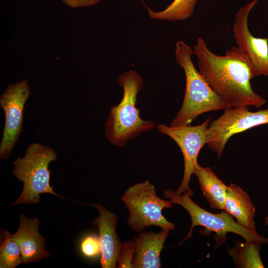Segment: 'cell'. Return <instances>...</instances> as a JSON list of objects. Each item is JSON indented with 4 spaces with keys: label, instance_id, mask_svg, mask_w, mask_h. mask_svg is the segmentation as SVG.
I'll return each instance as SVG.
<instances>
[{
    "label": "cell",
    "instance_id": "13",
    "mask_svg": "<svg viewBox=\"0 0 268 268\" xmlns=\"http://www.w3.org/2000/svg\"><path fill=\"white\" fill-rule=\"evenodd\" d=\"M170 230L162 229L158 233L141 231L134 239L135 253L132 268H160V255Z\"/></svg>",
    "mask_w": 268,
    "mask_h": 268
},
{
    "label": "cell",
    "instance_id": "18",
    "mask_svg": "<svg viewBox=\"0 0 268 268\" xmlns=\"http://www.w3.org/2000/svg\"><path fill=\"white\" fill-rule=\"evenodd\" d=\"M1 232L4 241L0 245V268H14L23 263L20 247L8 231L2 229Z\"/></svg>",
    "mask_w": 268,
    "mask_h": 268
},
{
    "label": "cell",
    "instance_id": "22",
    "mask_svg": "<svg viewBox=\"0 0 268 268\" xmlns=\"http://www.w3.org/2000/svg\"><path fill=\"white\" fill-rule=\"evenodd\" d=\"M265 221L266 225L268 226V216L265 218Z\"/></svg>",
    "mask_w": 268,
    "mask_h": 268
},
{
    "label": "cell",
    "instance_id": "14",
    "mask_svg": "<svg viewBox=\"0 0 268 268\" xmlns=\"http://www.w3.org/2000/svg\"><path fill=\"white\" fill-rule=\"evenodd\" d=\"M224 210L243 227L256 232L254 220L255 207L247 193L233 183L227 186Z\"/></svg>",
    "mask_w": 268,
    "mask_h": 268
},
{
    "label": "cell",
    "instance_id": "5",
    "mask_svg": "<svg viewBox=\"0 0 268 268\" xmlns=\"http://www.w3.org/2000/svg\"><path fill=\"white\" fill-rule=\"evenodd\" d=\"M164 197L169 199L172 204H179L183 207L191 216L192 224L189 233L184 241L191 238L193 228L197 226L205 228L207 232H214L216 234V246H219L225 241L228 232L235 233L243 237L246 241L258 242L268 244V238L259 235L257 232L252 231L235 221L232 215L222 211L217 214L212 213L203 209L191 198L192 196L187 192L183 195H177L170 189L163 191Z\"/></svg>",
    "mask_w": 268,
    "mask_h": 268
},
{
    "label": "cell",
    "instance_id": "17",
    "mask_svg": "<svg viewBox=\"0 0 268 268\" xmlns=\"http://www.w3.org/2000/svg\"><path fill=\"white\" fill-rule=\"evenodd\" d=\"M198 0H174L166 8L154 11L144 4L150 18L169 21L184 20L191 16Z\"/></svg>",
    "mask_w": 268,
    "mask_h": 268
},
{
    "label": "cell",
    "instance_id": "21",
    "mask_svg": "<svg viewBox=\"0 0 268 268\" xmlns=\"http://www.w3.org/2000/svg\"><path fill=\"white\" fill-rule=\"evenodd\" d=\"M67 5L72 7H85L95 5L101 0H62Z\"/></svg>",
    "mask_w": 268,
    "mask_h": 268
},
{
    "label": "cell",
    "instance_id": "1",
    "mask_svg": "<svg viewBox=\"0 0 268 268\" xmlns=\"http://www.w3.org/2000/svg\"><path fill=\"white\" fill-rule=\"evenodd\" d=\"M193 52L198 59L200 75L222 98L227 108H259L266 103L252 89L251 80L254 76L251 65L237 46L227 50L224 55H218L211 52L200 37Z\"/></svg>",
    "mask_w": 268,
    "mask_h": 268
},
{
    "label": "cell",
    "instance_id": "12",
    "mask_svg": "<svg viewBox=\"0 0 268 268\" xmlns=\"http://www.w3.org/2000/svg\"><path fill=\"white\" fill-rule=\"evenodd\" d=\"M19 221L18 230L14 234H11V237L20 247L23 263H36L49 258L51 254L45 248L46 241L38 231L39 219H29L20 214Z\"/></svg>",
    "mask_w": 268,
    "mask_h": 268
},
{
    "label": "cell",
    "instance_id": "16",
    "mask_svg": "<svg viewBox=\"0 0 268 268\" xmlns=\"http://www.w3.org/2000/svg\"><path fill=\"white\" fill-rule=\"evenodd\" d=\"M261 244L237 242L233 248L228 249V254L239 268H263L264 266L260 254Z\"/></svg>",
    "mask_w": 268,
    "mask_h": 268
},
{
    "label": "cell",
    "instance_id": "3",
    "mask_svg": "<svg viewBox=\"0 0 268 268\" xmlns=\"http://www.w3.org/2000/svg\"><path fill=\"white\" fill-rule=\"evenodd\" d=\"M193 54V49L184 41L176 42L175 58L184 71L186 88L182 105L171 122V126L188 125L204 113L227 108L222 98L212 89L196 68L192 60Z\"/></svg>",
    "mask_w": 268,
    "mask_h": 268
},
{
    "label": "cell",
    "instance_id": "15",
    "mask_svg": "<svg viewBox=\"0 0 268 268\" xmlns=\"http://www.w3.org/2000/svg\"><path fill=\"white\" fill-rule=\"evenodd\" d=\"M195 174L210 207L224 210L227 186L209 167H202L199 164Z\"/></svg>",
    "mask_w": 268,
    "mask_h": 268
},
{
    "label": "cell",
    "instance_id": "8",
    "mask_svg": "<svg viewBox=\"0 0 268 268\" xmlns=\"http://www.w3.org/2000/svg\"><path fill=\"white\" fill-rule=\"evenodd\" d=\"M211 118L202 124L192 126L181 125L167 126L158 124L156 128L162 134L170 137L180 147L184 160V172L183 180L178 189L174 191L177 195L188 192L193 194L189 188L192 174H195L199 164L198 157L202 147L207 144V129Z\"/></svg>",
    "mask_w": 268,
    "mask_h": 268
},
{
    "label": "cell",
    "instance_id": "7",
    "mask_svg": "<svg viewBox=\"0 0 268 268\" xmlns=\"http://www.w3.org/2000/svg\"><path fill=\"white\" fill-rule=\"evenodd\" d=\"M224 110L218 118L209 122L207 129V144L219 157L232 135L268 124V109L251 112L248 107H237Z\"/></svg>",
    "mask_w": 268,
    "mask_h": 268
},
{
    "label": "cell",
    "instance_id": "4",
    "mask_svg": "<svg viewBox=\"0 0 268 268\" xmlns=\"http://www.w3.org/2000/svg\"><path fill=\"white\" fill-rule=\"evenodd\" d=\"M57 158V153L51 147L38 143L30 144L24 157L16 159L13 164L12 174L23 183L22 191L11 205L36 203L41 194L56 193L50 184V171L48 165Z\"/></svg>",
    "mask_w": 268,
    "mask_h": 268
},
{
    "label": "cell",
    "instance_id": "20",
    "mask_svg": "<svg viewBox=\"0 0 268 268\" xmlns=\"http://www.w3.org/2000/svg\"><path fill=\"white\" fill-rule=\"evenodd\" d=\"M80 249L82 254L87 258L96 257L101 253L99 238L95 235H88L81 241Z\"/></svg>",
    "mask_w": 268,
    "mask_h": 268
},
{
    "label": "cell",
    "instance_id": "10",
    "mask_svg": "<svg viewBox=\"0 0 268 268\" xmlns=\"http://www.w3.org/2000/svg\"><path fill=\"white\" fill-rule=\"evenodd\" d=\"M258 0H253L241 7L235 14L233 36L237 47L248 59L254 77L268 76V38L256 37L248 27L250 13Z\"/></svg>",
    "mask_w": 268,
    "mask_h": 268
},
{
    "label": "cell",
    "instance_id": "9",
    "mask_svg": "<svg viewBox=\"0 0 268 268\" xmlns=\"http://www.w3.org/2000/svg\"><path fill=\"white\" fill-rule=\"evenodd\" d=\"M26 79L9 85L0 97V106L4 112L5 124L0 145V158L10 154L22 130L23 112L30 95Z\"/></svg>",
    "mask_w": 268,
    "mask_h": 268
},
{
    "label": "cell",
    "instance_id": "11",
    "mask_svg": "<svg viewBox=\"0 0 268 268\" xmlns=\"http://www.w3.org/2000/svg\"><path fill=\"white\" fill-rule=\"evenodd\" d=\"M96 207L99 212L92 224L99 232L101 248L100 264L102 268H115L123 244L116 233V226L118 216L99 204L90 203Z\"/></svg>",
    "mask_w": 268,
    "mask_h": 268
},
{
    "label": "cell",
    "instance_id": "6",
    "mask_svg": "<svg viewBox=\"0 0 268 268\" xmlns=\"http://www.w3.org/2000/svg\"><path fill=\"white\" fill-rule=\"evenodd\" d=\"M121 200L129 212L128 224L135 231L152 225L170 230L174 229V224L162 214L163 208L172 207V203L159 198L154 186L149 180L130 187Z\"/></svg>",
    "mask_w": 268,
    "mask_h": 268
},
{
    "label": "cell",
    "instance_id": "19",
    "mask_svg": "<svg viewBox=\"0 0 268 268\" xmlns=\"http://www.w3.org/2000/svg\"><path fill=\"white\" fill-rule=\"evenodd\" d=\"M135 253L134 241L125 242L122 245L117 262L118 268H132V263Z\"/></svg>",
    "mask_w": 268,
    "mask_h": 268
},
{
    "label": "cell",
    "instance_id": "2",
    "mask_svg": "<svg viewBox=\"0 0 268 268\" xmlns=\"http://www.w3.org/2000/svg\"><path fill=\"white\" fill-rule=\"evenodd\" d=\"M118 81L123 89V96L110 109L105 124V134L111 143L122 147L129 139L154 129L155 123L142 120L136 107L137 95L143 83L142 77L130 69L122 74Z\"/></svg>",
    "mask_w": 268,
    "mask_h": 268
}]
</instances>
